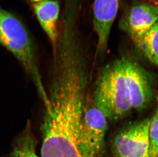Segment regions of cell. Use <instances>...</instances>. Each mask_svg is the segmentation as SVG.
Returning <instances> with one entry per match:
<instances>
[{
    "label": "cell",
    "instance_id": "6da1fadb",
    "mask_svg": "<svg viewBox=\"0 0 158 157\" xmlns=\"http://www.w3.org/2000/svg\"><path fill=\"white\" fill-rule=\"evenodd\" d=\"M77 49L64 45L57 51L51 70L48 105L41 127L42 157L77 156L85 108L87 74Z\"/></svg>",
    "mask_w": 158,
    "mask_h": 157
},
{
    "label": "cell",
    "instance_id": "7a4b0ae2",
    "mask_svg": "<svg viewBox=\"0 0 158 157\" xmlns=\"http://www.w3.org/2000/svg\"><path fill=\"white\" fill-rule=\"evenodd\" d=\"M0 43L17 58L35 83L45 106L47 92L44 86L31 40L21 22L8 11L0 9Z\"/></svg>",
    "mask_w": 158,
    "mask_h": 157
},
{
    "label": "cell",
    "instance_id": "3957f363",
    "mask_svg": "<svg viewBox=\"0 0 158 157\" xmlns=\"http://www.w3.org/2000/svg\"><path fill=\"white\" fill-rule=\"evenodd\" d=\"M94 103L110 120L123 119L133 109L125 83L123 59L103 70L96 88Z\"/></svg>",
    "mask_w": 158,
    "mask_h": 157
},
{
    "label": "cell",
    "instance_id": "277c9868",
    "mask_svg": "<svg viewBox=\"0 0 158 157\" xmlns=\"http://www.w3.org/2000/svg\"><path fill=\"white\" fill-rule=\"evenodd\" d=\"M107 119L95 103L84 109L79 148L84 157H102L106 151Z\"/></svg>",
    "mask_w": 158,
    "mask_h": 157
},
{
    "label": "cell",
    "instance_id": "5b68a950",
    "mask_svg": "<svg viewBox=\"0 0 158 157\" xmlns=\"http://www.w3.org/2000/svg\"><path fill=\"white\" fill-rule=\"evenodd\" d=\"M149 124L147 118L118 132L112 143L113 157H149Z\"/></svg>",
    "mask_w": 158,
    "mask_h": 157
},
{
    "label": "cell",
    "instance_id": "8992f818",
    "mask_svg": "<svg viewBox=\"0 0 158 157\" xmlns=\"http://www.w3.org/2000/svg\"><path fill=\"white\" fill-rule=\"evenodd\" d=\"M125 83L133 109L142 110L152 97V84L146 71L134 61L123 58Z\"/></svg>",
    "mask_w": 158,
    "mask_h": 157
},
{
    "label": "cell",
    "instance_id": "52a82bcc",
    "mask_svg": "<svg viewBox=\"0 0 158 157\" xmlns=\"http://www.w3.org/2000/svg\"><path fill=\"white\" fill-rule=\"evenodd\" d=\"M158 21V6L142 3L131 7L121 22V27L133 40L150 30Z\"/></svg>",
    "mask_w": 158,
    "mask_h": 157
},
{
    "label": "cell",
    "instance_id": "ba28073f",
    "mask_svg": "<svg viewBox=\"0 0 158 157\" xmlns=\"http://www.w3.org/2000/svg\"><path fill=\"white\" fill-rule=\"evenodd\" d=\"M119 0H94V29L98 37V49L102 52L107 47L110 30L118 12Z\"/></svg>",
    "mask_w": 158,
    "mask_h": 157
},
{
    "label": "cell",
    "instance_id": "9c48e42d",
    "mask_svg": "<svg viewBox=\"0 0 158 157\" xmlns=\"http://www.w3.org/2000/svg\"><path fill=\"white\" fill-rule=\"evenodd\" d=\"M34 9L40 25L53 43H56V22L58 19L60 6L55 0H44L36 3Z\"/></svg>",
    "mask_w": 158,
    "mask_h": 157
},
{
    "label": "cell",
    "instance_id": "30bf717a",
    "mask_svg": "<svg viewBox=\"0 0 158 157\" xmlns=\"http://www.w3.org/2000/svg\"><path fill=\"white\" fill-rule=\"evenodd\" d=\"M134 42L150 62L158 65V21L150 30Z\"/></svg>",
    "mask_w": 158,
    "mask_h": 157
},
{
    "label": "cell",
    "instance_id": "8fae6325",
    "mask_svg": "<svg viewBox=\"0 0 158 157\" xmlns=\"http://www.w3.org/2000/svg\"><path fill=\"white\" fill-rule=\"evenodd\" d=\"M36 140L28 123L14 144L9 157H40L36 153Z\"/></svg>",
    "mask_w": 158,
    "mask_h": 157
},
{
    "label": "cell",
    "instance_id": "7c38bea8",
    "mask_svg": "<svg viewBox=\"0 0 158 157\" xmlns=\"http://www.w3.org/2000/svg\"><path fill=\"white\" fill-rule=\"evenodd\" d=\"M149 157H158V108L150 119Z\"/></svg>",
    "mask_w": 158,
    "mask_h": 157
},
{
    "label": "cell",
    "instance_id": "4fadbf2b",
    "mask_svg": "<svg viewBox=\"0 0 158 157\" xmlns=\"http://www.w3.org/2000/svg\"><path fill=\"white\" fill-rule=\"evenodd\" d=\"M30 1L33 2H36V3H39L40 2L43 1L44 0H30Z\"/></svg>",
    "mask_w": 158,
    "mask_h": 157
}]
</instances>
